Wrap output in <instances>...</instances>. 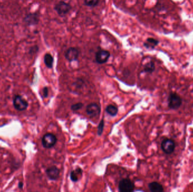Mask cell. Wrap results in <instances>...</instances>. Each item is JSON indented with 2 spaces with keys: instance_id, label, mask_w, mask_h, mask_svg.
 I'll return each mask as SVG.
<instances>
[{
  "instance_id": "obj_1",
  "label": "cell",
  "mask_w": 193,
  "mask_h": 192,
  "mask_svg": "<svg viewBox=\"0 0 193 192\" xmlns=\"http://www.w3.org/2000/svg\"><path fill=\"white\" fill-rule=\"evenodd\" d=\"M182 104V99L179 94L175 92L171 93L168 98V107L173 109L176 110L180 108Z\"/></svg>"
},
{
  "instance_id": "obj_2",
  "label": "cell",
  "mask_w": 193,
  "mask_h": 192,
  "mask_svg": "<svg viewBox=\"0 0 193 192\" xmlns=\"http://www.w3.org/2000/svg\"><path fill=\"white\" fill-rule=\"evenodd\" d=\"M54 10L59 16L63 17L70 12L71 6L69 3L63 1H61L55 5Z\"/></svg>"
},
{
  "instance_id": "obj_3",
  "label": "cell",
  "mask_w": 193,
  "mask_h": 192,
  "mask_svg": "<svg viewBox=\"0 0 193 192\" xmlns=\"http://www.w3.org/2000/svg\"><path fill=\"white\" fill-rule=\"evenodd\" d=\"M57 142V137L53 134L47 133L42 139V144L45 148L49 149L55 146Z\"/></svg>"
},
{
  "instance_id": "obj_4",
  "label": "cell",
  "mask_w": 193,
  "mask_h": 192,
  "mask_svg": "<svg viewBox=\"0 0 193 192\" xmlns=\"http://www.w3.org/2000/svg\"><path fill=\"white\" fill-rule=\"evenodd\" d=\"M135 184L129 179H123L119 184V190L121 192H133L135 189Z\"/></svg>"
},
{
  "instance_id": "obj_5",
  "label": "cell",
  "mask_w": 193,
  "mask_h": 192,
  "mask_svg": "<svg viewBox=\"0 0 193 192\" xmlns=\"http://www.w3.org/2000/svg\"><path fill=\"white\" fill-rule=\"evenodd\" d=\"M175 143L172 139H165L161 143V148L166 154L172 153L175 149Z\"/></svg>"
},
{
  "instance_id": "obj_6",
  "label": "cell",
  "mask_w": 193,
  "mask_h": 192,
  "mask_svg": "<svg viewBox=\"0 0 193 192\" xmlns=\"http://www.w3.org/2000/svg\"><path fill=\"white\" fill-rule=\"evenodd\" d=\"M13 104L17 110L23 111L27 108L28 103L21 95H16L13 100Z\"/></svg>"
},
{
  "instance_id": "obj_7",
  "label": "cell",
  "mask_w": 193,
  "mask_h": 192,
  "mask_svg": "<svg viewBox=\"0 0 193 192\" xmlns=\"http://www.w3.org/2000/svg\"><path fill=\"white\" fill-rule=\"evenodd\" d=\"M110 56L109 51L105 50H98L96 54L95 59L98 64H102L106 63Z\"/></svg>"
},
{
  "instance_id": "obj_8",
  "label": "cell",
  "mask_w": 193,
  "mask_h": 192,
  "mask_svg": "<svg viewBox=\"0 0 193 192\" xmlns=\"http://www.w3.org/2000/svg\"><path fill=\"white\" fill-rule=\"evenodd\" d=\"M79 52L75 47L68 48L64 53V56L68 61H73L77 60L79 58Z\"/></svg>"
},
{
  "instance_id": "obj_9",
  "label": "cell",
  "mask_w": 193,
  "mask_h": 192,
  "mask_svg": "<svg viewBox=\"0 0 193 192\" xmlns=\"http://www.w3.org/2000/svg\"><path fill=\"white\" fill-rule=\"evenodd\" d=\"M39 15L37 13H29L24 18V22L28 26H35L39 22Z\"/></svg>"
},
{
  "instance_id": "obj_10",
  "label": "cell",
  "mask_w": 193,
  "mask_h": 192,
  "mask_svg": "<svg viewBox=\"0 0 193 192\" xmlns=\"http://www.w3.org/2000/svg\"><path fill=\"white\" fill-rule=\"evenodd\" d=\"M86 111L89 116L93 118L100 115L101 108L96 103H91L87 107Z\"/></svg>"
},
{
  "instance_id": "obj_11",
  "label": "cell",
  "mask_w": 193,
  "mask_h": 192,
  "mask_svg": "<svg viewBox=\"0 0 193 192\" xmlns=\"http://www.w3.org/2000/svg\"><path fill=\"white\" fill-rule=\"evenodd\" d=\"M60 170L56 166H51L46 170V174L48 178L52 180H56L59 177Z\"/></svg>"
},
{
  "instance_id": "obj_12",
  "label": "cell",
  "mask_w": 193,
  "mask_h": 192,
  "mask_svg": "<svg viewBox=\"0 0 193 192\" xmlns=\"http://www.w3.org/2000/svg\"><path fill=\"white\" fill-rule=\"evenodd\" d=\"M82 170L81 168H77L71 172L70 179L73 182H77L82 176Z\"/></svg>"
},
{
  "instance_id": "obj_13",
  "label": "cell",
  "mask_w": 193,
  "mask_h": 192,
  "mask_svg": "<svg viewBox=\"0 0 193 192\" xmlns=\"http://www.w3.org/2000/svg\"><path fill=\"white\" fill-rule=\"evenodd\" d=\"M149 188L150 190L152 192H161L164 191V188L161 184L158 182L154 181L149 184Z\"/></svg>"
},
{
  "instance_id": "obj_14",
  "label": "cell",
  "mask_w": 193,
  "mask_h": 192,
  "mask_svg": "<svg viewBox=\"0 0 193 192\" xmlns=\"http://www.w3.org/2000/svg\"><path fill=\"white\" fill-rule=\"evenodd\" d=\"M159 43V42L157 40L153 38H149L147 39L146 41L144 43L143 45L147 49H154Z\"/></svg>"
},
{
  "instance_id": "obj_15",
  "label": "cell",
  "mask_w": 193,
  "mask_h": 192,
  "mask_svg": "<svg viewBox=\"0 0 193 192\" xmlns=\"http://www.w3.org/2000/svg\"><path fill=\"white\" fill-rule=\"evenodd\" d=\"M44 63L48 68H52L53 67L54 63L53 56L49 53L46 54L44 56Z\"/></svg>"
},
{
  "instance_id": "obj_16",
  "label": "cell",
  "mask_w": 193,
  "mask_h": 192,
  "mask_svg": "<svg viewBox=\"0 0 193 192\" xmlns=\"http://www.w3.org/2000/svg\"><path fill=\"white\" fill-rule=\"evenodd\" d=\"M106 112L111 116H115L118 112V109L113 105H108L106 108Z\"/></svg>"
},
{
  "instance_id": "obj_17",
  "label": "cell",
  "mask_w": 193,
  "mask_h": 192,
  "mask_svg": "<svg viewBox=\"0 0 193 192\" xmlns=\"http://www.w3.org/2000/svg\"><path fill=\"white\" fill-rule=\"evenodd\" d=\"M155 68V64L154 63V62L150 61L145 64V65L144 66L143 72L145 73H152L154 71Z\"/></svg>"
},
{
  "instance_id": "obj_18",
  "label": "cell",
  "mask_w": 193,
  "mask_h": 192,
  "mask_svg": "<svg viewBox=\"0 0 193 192\" xmlns=\"http://www.w3.org/2000/svg\"><path fill=\"white\" fill-rule=\"evenodd\" d=\"M100 0H84V3L86 6L94 7L98 5Z\"/></svg>"
},
{
  "instance_id": "obj_19",
  "label": "cell",
  "mask_w": 193,
  "mask_h": 192,
  "mask_svg": "<svg viewBox=\"0 0 193 192\" xmlns=\"http://www.w3.org/2000/svg\"><path fill=\"white\" fill-rule=\"evenodd\" d=\"M83 107V104L82 103H77L75 104L72 105L71 109L73 111H78L79 109H80L81 108H82Z\"/></svg>"
},
{
  "instance_id": "obj_20",
  "label": "cell",
  "mask_w": 193,
  "mask_h": 192,
  "mask_svg": "<svg viewBox=\"0 0 193 192\" xmlns=\"http://www.w3.org/2000/svg\"><path fill=\"white\" fill-rule=\"evenodd\" d=\"M103 127H104V121H103V120H102L100 122V124H99V125L98 126L97 133H98V135H101L102 134Z\"/></svg>"
},
{
  "instance_id": "obj_21",
  "label": "cell",
  "mask_w": 193,
  "mask_h": 192,
  "mask_svg": "<svg viewBox=\"0 0 193 192\" xmlns=\"http://www.w3.org/2000/svg\"><path fill=\"white\" fill-rule=\"evenodd\" d=\"M42 92H43V96H44V98H47L48 96V93H49L48 88L47 87H44Z\"/></svg>"
},
{
  "instance_id": "obj_22",
  "label": "cell",
  "mask_w": 193,
  "mask_h": 192,
  "mask_svg": "<svg viewBox=\"0 0 193 192\" xmlns=\"http://www.w3.org/2000/svg\"><path fill=\"white\" fill-rule=\"evenodd\" d=\"M23 183H22V182L19 183V188L22 189V188H23Z\"/></svg>"
}]
</instances>
